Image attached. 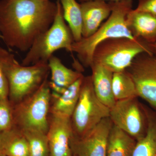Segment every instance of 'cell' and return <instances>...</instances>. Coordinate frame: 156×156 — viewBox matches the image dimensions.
I'll return each mask as SVG.
<instances>
[{
  "instance_id": "cell-21",
  "label": "cell",
  "mask_w": 156,
  "mask_h": 156,
  "mask_svg": "<svg viewBox=\"0 0 156 156\" xmlns=\"http://www.w3.org/2000/svg\"><path fill=\"white\" fill-rule=\"evenodd\" d=\"M22 132L28 140L30 156H50L49 143L46 133L37 131Z\"/></svg>"
},
{
  "instance_id": "cell-10",
  "label": "cell",
  "mask_w": 156,
  "mask_h": 156,
  "mask_svg": "<svg viewBox=\"0 0 156 156\" xmlns=\"http://www.w3.org/2000/svg\"><path fill=\"white\" fill-rule=\"evenodd\" d=\"M113 125L109 117H108L83 138L77 139L71 136L70 145L73 155L106 156L108 140Z\"/></svg>"
},
{
  "instance_id": "cell-5",
  "label": "cell",
  "mask_w": 156,
  "mask_h": 156,
  "mask_svg": "<svg viewBox=\"0 0 156 156\" xmlns=\"http://www.w3.org/2000/svg\"><path fill=\"white\" fill-rule=\"evenodd\" d=\"M143 53L153 54L150 44L140 39L127 37L108 39L95 48L92 64L100 65L113 73L120 72L126 70L134 58Z\"/></svg>"
},
{
  "instance_id": "cell-19",
  "label": "cell",
  "mask_w": 156,
  "mask_h": 156,
  "mask_svg": "<svg viewBox=\"0 0 156 156\" xmlns=\"http://www.w3.org/2000/svg\"><path fill=\"white\" fill-rule=\"evenodd\" d=\"M63 11V17L68 23L74 42L82 38V11L80 3L76 0H59Z\"/></svg>"
},
{
  "instance_id": "cell-11",
  "label": "cell",
  "mask_w": 156,
  "mask_h": 156,
  "mask_svg": "<svg viewBox=\"0 0 156 156\" xmlns=\"http://www.w3.org/2000/svg\"><path fill=\"white\" fill-rule=\"evenodd\" d=\"M70 119L50 114L47 134L50 156H73L70 145L72 134Z\"/></svg>"
},
{
  "instance_id": "cell-4",
  "label": "cell",
  "mask_w": 156,
  "mask_h": 156,
  "mask_svg": "<svg viewBox=\"0 0 156 156\" xmlns=\"http://www.w3.org/2000/svg\"><path fill=\"white\" fill-rule=\"evenodd\" d=\"M51 96L48 78L36 91L13 105L14 128L21 131H37L47 134Z\"/></svg>"
},
{
  "instance_id": "cell-1",
  "label": "cell",
  "mask_w": 156,
  "mask_h": 156,
  "mask_svg": "<svg viewBox=\"0 0 156 156\" xmlns=\"http://www.w3.org/2000/svg\"><path fill=\"white\" fill-rule=\"evenodd\" d=\"M51 0H0V33L9 48L28 51L50 28L57 12Z\"/></svg>"
},
{
  "instance_id": "cell-23",
  "label": "cell",
  "mask_w": 156,
  "mask_h": 156,
  "mask_svg": "<svg viewBox=\"0 0 156 156\" xmlns=\"http://www.w3.org/2000/svg\"><path fill=\"white\" fill-rule=\"evenodd\" d=\"M14 128L13 105L9 99L0 100V132Z\"/></svg>"
},
{
  "instance_id": "cell-6",
  "label": "cell",
  "mask_w": 156,
  "mask_h": 156,
  "mask_svg": "<svg viewBox=\"0 0 156 156\" xmlns=\"http://www.w3.org/2000/svg\"><path fill=\"white\" fill-rule=\"evenodd\" d=\"M56 2L57 12L52 25L36 39L23 59V65H31L39 62H48L53 53L60 49L72 53L74 42L73 34L66 23L59 0Z\"/></svg>"
},
{
  "instance_id": "cell-30",
  "label": "cell",
  "mask_w": 156,
  "mask_h": 156,
  "mask_svg": "<svg viewBox=\"0 0 156 156\" xmlns=\"http://www.w3.org/2000/svg\"><path fill=\"white\" fill-rule=\"evenodd\" d=\"M73 156H74V155H73Z\"/></svg>"
},
{
  "instance_id": "cell-13",
  "label": "cell",
  "mask_w": 156,
  "mask_h": 156,
  "mask_svg": "<svg viewBox=\"0 0 156 156\" xmlns=\"http://www.w3.org/2000/svg\"><path fill=\"white\" fill-rule=\"evenodd\" d=\"M127 25L133 37L149 44L156 43V15L132 9L127 17Z\"/></svg>"
},
{
  "instance_id": "cell-24",
  "label": "cell",
  "mask_w": 156,
  "mask_h": 156,
  "mask_svg": "<svg viewBox=\"0 0 156 156\" xmlns=\"http://www.w3.org/2000/svg\"><path fill=\"white\" fill-rule=\"evenodd\" d=\"M17 130L14 128L10 131L0 132V156H7L8 147Z\"/></svg>"
},
{
  "instance_id": "cell-16",
  "label": "cell",
  "mask_w": 156,
  "mask_h": 156,
  "mask_svg": "<svg viewBox=\"0 0 156 156\" xmlns=\"http://www.w3.org/2000/svg\"><path fill=\"white\" fill-rule=\"evenodd\" d=\"M92 78L96 96L102 103L110 109L116 102L112 89L113 73L99 64L92 63Z\"/></svg>"
},
{
  "instance_id": "cell-15",
  "label": "cell",
  "mask_w": 156,
  "mask_h": 156,
  "mask_svg": "<svg viewBox=\"0 0 156 156\" xmlns=\"http://www.w3.org/2000/svg\"><path fill=\"white\" fill-rule=\"evenodd\" d=\"M84 75L60 94L51 93L50 114L71 117L80 97Z\"/></svg>"
},
{
  "instance_id": "cell-27",
  "label": "cell",
  "mask_w": 156,
  "mask_h": 156,
  "mask_svg": "<svg viewBox=\"0 0 156 156\" xmlns=\"http://www.w3.org/2000/svg\"><path fill=\"white\" fill-rule=\"evenodd\" d=\"M150 46L151 50L153 54L156 56V43L150 44Z\"/></svg>"
},
{
  "instance_id": "cell-2",
  "label": "cell",
  "mask_w": 156,
  "mask_h": 156,
  "mask_svg": "<svg viewBox=\"0 0 156 156\" xmlns=\"http://www.w3.org/2000/svg\"><path fill=\"white\" fill-rule=\"evenodd\" d=\"M111 3L110 15L96 32L88 37H82L79 41L73 43L72 53H76L84 67H90L95 48L104 41L119 37L135 39L127 23V16L133 9V0H119Z\"/></svg>"
},
{
  "instance_id": "cell-3",
  "label": "cell",
  "mask_w": 156,
  "mask_h": 156,
  "mask_svg": "<svg viewBox=\"0 0 156 156\" xmlns=\"http://www.w3.org/2000/svg\"><path fill=\"white\" fill-rule=\"evenodd\" d=\"M2 61L9 86V99L12 105L31 95L48 78V62L29 66L20 64L14 54L1 48Z\"/></svg>"
},
{
  "instance_id": "cell-25",
  "label": "cell",
  "mask_w": 156,
  "mask_h": 156,
  "mask_svg": "<svg viewBox=\"0 0 156 156\" xmlns=\"http://www.w3.org/2000/svg\"><path fill=\"white\" fill-rule=\"evenodd\" d=\"M9 86L2 61L0 48V100L9 99Z\"/></svg>"
},
{
  "instance_id": "cell-14",
  "label": "cell",
  "mask_w": 156,
  "mask_h": 156,
  "mask_svg": "<svg viewBox=\"0 0 156 156\" xmlns=\"http://www.w3.org/2000/svg\"><path fill=\"white\" fill-rule=\"evenodd\" d=\"M50 80L49 86L51 93L60 94L68 87L83 75L81 71L68 68L62 62L60 58L53 55L48 61Z\"/></svg>"
},
{
  "instance_id": "cell-18",
  "label": "cell",
  "mask_w": 156,
  "mask_h": 156,
  "mask_svg": "<svg viewBox=\"0 0 156 156\" xmlns=\"http://www.w3.org/2000/svg\"><path fill=\"white\" fill-rule=\"evenodd\" d=\"M147 128L143 137L136 140L132 156H156V110L144 105Z\"/></svg>"
},
{
  "instance_id": "cell-12",
  "label": "cell",
  "mask_w": 156,
  "mask_h": 156,
  "mask_svg": "<svg viewBox=\"0 0 156 156\" xmlns=\"http://www.w3.org/2000/svg\"><path fill=\"white\" fill-rule=\"evenodd\" d=\"M82 11V37L87 38L93 34L112 12L111 2L92 0L80 3Z\"/></svg>"
},
{
  "instance_id": "cell-20",
  "label": "cell",
  "mask_w": 156,
  "mask_h": 156,
  "mask_svg": "<svg viewBox=\"0 0 156 156\" xmlns=\"http://www.w3.org/2000/svg\"><path fill=\"white\" fill-rule=\"evenodd\" d=\"M112 89L116 101L139 97L134 81L126 70L113 73Z\"/></svg>"
},
{
  "instance_id": "cell-22",
  "label": "cell",
  "mask_w": 156,
  "mask_h": 156,
  "mask_svg": "<svg viewBox=\"0 0 156 156\" xmlns=\"http://www.w3.org/2000/svg\"><path fill=\"white\" fill-rule=\"evenodd\" d=\"M7 156H30L28 141L22 131L17 130L8 147Z\"/></svg>"
},
{
  "instance_id": "cell-26",
  "label": "cell",
  "mask_w": 156,
  "mask_h": 156,
  "mask_svg": "<svg viewBox=\"0 0 156 156\" xmlns=\"http://www.w3.org/2000/svg\"><path fill=\"white\" fill-rule=\"evenodd\" d=\"M135 9L156 15V0H138L137 7Z\"/></svg>"
},
{
  "instance_id": "cell-7",
  "label": "cell",
  "mask_w": 156,
  "mask_h": 156,
  "mask_svg": "<svg viewBox=\"0 0 156 156\" xmlns=\"http://www.w3.org/2000/svg\"><path fill=\"white\" fill-rule=\"evenodd\" d=\"M109 115L110 108L95 94L92 76H84L79 100L71 117L72 136L83 138Z\"/></svg>"
},
{
  "instance_id": "cell-17",
  "label": "cell",
  "mask_w": 156,
  "mask_h": 156,
  "mask_svg": "<svg viewBox=\"0 0 156 156\" xmlns=\"http://www.w3.org/2000/svg\"><path fill=\"white\" fill-rule=\"evenodd\" d=\"M136 140L113 125L109 134L106 156H132Z\"/></svg>"
},
{
  "instance_id": "cell-9",
  "label": "cell",
  "mask_w": 156,
  "mask_h": 156,
  "mask_svg": "<svg viewBox=\"0 0 156 156\" xmlns=\"http://www.w3.org/2000/svg\"><path fill=\"white\" fill-rule=\"evenodd\" d=\"M126 70L134 81L139 97L156 110V56L140 53Z\"/></svg>"
},
{
  "instance_id": "cell-28",
  "label": "cell",
  "mask_w": 156,
  "mask_h": 156,
  "mask_svg": "<svg viewBox=\"0 0 156 156\" xmlns=\"http://www.w3.org/2000/svg\"><path fill=\"white\" fill-rule=\"evenodd\" d=\"M92 1V0H79L80 3L83 2H87V1ZM103 1H110V2H117V1H119V0H103Z\"/></svg>"
},
{
  "instance_id": "cell-29",
  "label": "cell",
  "mask_w": 156,
  "mask_h": 156,
  "mask_svg": "<svg viewBox=\"0 0 156 156\" xmlns=\"http://www.w3.org/2000/svg\"><path fill=\"white\" fill-rule=\"evenodd\" d=\"M0 39H2V34H1V33H0Z\"/></svg>"
},
{
  "instance_id": "cell-8",
  "label": "cell",
  "mask_w": 156,
  "mask_h": 156,
  "mask_svg": "<svg viewBox=\"0 0 156 156\" xmlns=\"http://www.w3.org/2000/svg\"><path fill=\"white\" fill-rule=\"evenodd\" d=\"M109 118L114 125L136 140L146 133L147 116L144 105L137 97L117 101L110 109Z\"/></svg>"
}]
</instances>
